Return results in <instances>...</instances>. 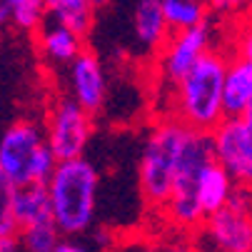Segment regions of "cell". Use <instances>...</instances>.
<instances>
[{
    "label": "cell",
    "instance_id": "30bf717a",
    "mask_svg": "<svg viewBox=\"0 0 252 252\" xmlns=\"http://www.w3.org/2000/svg\"><path fill=\"white\" fill-rule=\"evenodd\" d=\"M67 95L78 100L93 115L102 110L105 95H107V78H105L102 63L95 53L83 50L67 65Z\"/></svg>",
    "mask_w": 252,
    "mask_h": 252
},
{
    "label": "cell",
    "instance_id": "3957f363",
    "mask_svg": "<svg viewBox=\"0 0 252 252\" xmlns=\"http://www.w3.org/2000/svg\"><path fill=\"white\" fill-rule=\"evenodd\" d=\"M215 162L212 150V135L207 130H188L183 153H180V165L172 183V192L162 207L167 222L175 230L192 232L205 225V212L200 205V183L205 170Z\"/></svg>",
    "mask_w": 252,
    "mask_h": 252
},
{
    "label": "cell",
    "instance_id": "7c38bea8",
    "mask_svg": "<svg viewBox=\"0 0 252 252\" xmlns=\"http://www.w3.org/2000/svg\"><path fill=\"white\" fill-rule=\"evenodd\" d=\"M132 25H135L137 43L153 53H160V48L172 35V28H170L165 10H162V0H140L135 5Z\"/></svg>",
    "mask_w": 252,
    "mask_h": 252
},
{
    "label": "cell",
    "instance_id": "d4e9b609",
    "mask_svg": "<svg viewBox=\"0 0 252 252\" xmlns=\"http://www.w3.org/2000/svg\"><path fill=\"white\" fill-rule=\"evenodd\" d=\"M10 10H13V0H0V28L10 25Z\"/></svg>",
    "mask_w": 252,
    "mask_h": 252
},
{
    "label": "cell",
    "instance_id": "52a82bcc",
    "mask_svg": "<svg viewBox=\"0 0 252 252\" xmlns=\"http://www.w3.org/2000/svg\"><path fill=\"white\" fill-rule=\"evenodd\" d=\"M218 252H252V190L237 185L232 200L202 225Z\"/></svg>",
    "mask_w": 252,
    "mask_h": 252
},
{
    "label": "cell",
    "instance_id": "4316f807",
    "mask_svg": "<svg viewBox=\"0 0 252 252\" xmlns=\"http://www.w3.org/2000/svg\"><path fill=\"white\" fill-rule=\"evenodd\" d=\"M93 3H95V5L100 8V5H105V3H107V0H93Z\"/></svg>",
    "mask_w": 252,
    "mask_h": 252
},
{
    "label": "cell",
    "instance_id": "2e32d148",
    "mask_svg": "<svg viewBox=\"0 0 252 252\" xmlns=\"http://www.w3.org/2000/svg\"><path fill=\"white\" fill-rule=\"evenodd\" d=\"M45 3H48V20H55L70 30H75L83 38H88L97 10L93 0H45Z\"/></svg>",
    "mask_w": 252,
    "mask_h": 252
},
{
    "label": "cell",
    "instance_id": "9c48e42d",
    "mask_svg": "<svg viewBox=\"0 0 252 252\" xmlns=\"http://www.w3.org/2000/svg\"><path fill=\"white\" fill-rule=\"evenodd\" d=\"M210 135L215 160L235 177L237 185L252 190V120L247 115L225 118Z\"/></svg>",
    "mask_w": 252,
    "mask_h": 252
},
{
    "label": "cell",
    "instance_id": "7402d4cb",
    "mask_svg": "<svg viewBox=\"0 0 252 252\" xmlns=\"http://www.w3.org/2000/svg\"><path fill=\"white\" fill-rule=\"evenodd\" d=\"M210 10L225 18H247L252 15V0H210Z\"/></svg>",
    "mask_w": 252,
    "mask_h": 252
},
{
    "label": "cell",
    "instance_id": "8fae6325",
    "mask_svg": "<svg viewBox=\"0 0 252 252\" xmlns=\"http://www.w3.org/2000/svg\"><path fill=\"white\" fill-rule=\"evenodd\" d=\"M83 43H85L83 35L55 20H45V25L35 32V50L50 65H70L85 50Z\"/></svg>",
    "mask_w": 252,
    "mask_h": 252
},
{
    "label": "cell",
    "instance_id": "7a4b0ae2",
    "mask_svg": "<svg viewBox=\"0 0 252 252\" xmlns=\"http://www.w3.org/2000/svg\"><path fill=\"white\" fill-rule=\"evenodd\" d=\"M45 188L53 205V218L60 232L65 237L85 235L95 220V200H97L95 165L83 155L60 160Z\"/></svg>",
    "mask_w": 252,
    "mask_h": 252
},
{
    "label": "cell",
    "instance_id": "603a6c76",
    "mask_svg": "<svg viewBox=\"0 0 252 252\" xmlns=\"http://www.w3.org/2000/svg\"><path fill=\"white\" fill-rule=\"evenodd\" d=\"M53 252H90V247L83 245V242H78L75 237H63Z\"/></svg>",
    "mask_w": 252,
    "mask_h": 252
},
{
    "label": "cell",
    "instance_id": "d6986e66",
    "mask_svg": "<svg viewBox=\"0 0 252 252\" xmlns=\"http://www.w3.org/2000/svg\"><path fill=\"white\" fill-rule=\"evenodd\" d=\"M18 183L10 180L3 170H0V237H18L20 225H18Z\"/></svg>",
    "mask_w": 252,
    "mask_h": 252
},
{
    "label": "cell",
    "instance_id": "44dd1931",
    "mask_svg": "<svg viewBox=\"0 0 252 252\" xmlns=\"http://www.w3.org/2000/svg\"><path fill=\"white\" fill-rule=\"evenodd\" d=\"M230 53H235V55H240V58H245V60L252 63V15L237 20L235 32H232Z\"/></svg>",
    "mask_w": 252,
    "mask_h": 252
},
{
    "label": "cell",
    "instance_id": "6da1fadb",
    "mask_svg": "<svg viewBox=\"0 0 252 252\" xmlns=\"http://www.w3.org/2000/svg\"><path fill=\"white\" fill-rule=\"evenodd\" d=\"M230 50L212 48L200 58L185 78L170 85V115L195 130L212 132L225 115V75L230 65Z\"/></svg>",
    "mask_w": 252,
    "mask_h": 252
},
{
    "label": "cell",
    "instance_id": "9a60e30c",
    "mask_svg": "<svg viewBox=\"0 0 252 252\" xmlns=\"http://www.w3.org/2000/svg\"><path fill=\"white\" fill-rule=\"evenodd\" d=\"M15 212H18V225H20V230L28 227V225L53 222L55 218H53V205H50L48 188L40 185V183L20 185V188H18Z\"/></svg>",
    "mask_w": 252,
    "mask_h": 252
},
{
    "label": "cell",
    "instance_id": "ac0fdd59",
    "mask_svg": "<svg viewBox=\"0 0 252 252\" xmlns=\"http://www.w3.org/2000/svg\"><path fill=\"white\" fill-rule=\"evenodd\" d=\"M63 237L65 235L60 232L55 220L40 222V225H28L18 232V242H20L23 252H53Z\"/></svg>",
    "mask_w": 252,
    "mask_h": 252
},
{
    "label": "cell",
    "instance_id": "277c9868",
    "mask_svg": "<svg viewBox=\"0 0 252 252\" xmlns=\"http://www.w3.org/2000/svg\"><path fill=\"white\" fill-rule=\"evenodd\" d=\"M188 130L190 127L185 123L167 115L158 120L145 137V145H142L140 153V165H137V188L142 200L155 210H162L172 192Z\"/></svg>",
    "mask_w": 252,
    "mask_h": 252
},
{
    "label": "cell",
    "instance_id": "484cf974",
    "mask_svg": "<svg viewBox=\"0 0 252 252\" xmlns=\"http://www.w3.org/2000/svg\"><path fill=\"white\" fill-rule=\"evenodd\" d=\"M20 242L18 237H0V252H18Z\"/></svg>",
    "mask_w": 252,
    "mask_h": 252
},
{
    "label": "cell",
    "instance_id": "5bb4252c",
    "mask_svg": "<svg viewBox=\"0 0 252 252\" xmlns=\"http://www.w3.org/2000/svg\"><path fill=\"white\" fill-rule=\"evenodd\" d=\"M237 190V183H235V177L215 160L205 175H202V183H200V205H202V212H205V220L210 218L212 212H218L222 210L232 195Z\"/></svg>",
    "mask_w": 252,
    "mask_h": 252
},
{
    "label": "cell",
    "instance_id": "ffe728a7",
    "mask_svg": "<svg viewBox=\"0 0 252 252\" xmlns=\"http://www.w3.org/2000/svg\"><path fill=\"white\" fill-rule=\"evenodd\" d=\"M48 20V3L45 0H13L10 25L23 32H38Z\"/></svg>",
    "mask_w": 252,
    "mask_h": 252
},
{
    "label": "cell",
    "instance_id": "e0dca14e",
    "mask_svg": "<svg viewBox=\"0 0 252 252\" xmlns=\"http://www.w3.org/2000/svg\"><path fill=\"white\" fill-rule=\"evenodd\" d=\"M162 10L172 32L202 25L205 20H210V13H212L210 5H205L202 0H162Z\"/></svg>",
    "mask_w": 252,
    "mask_h": 252
},
{
    "label": "cell",
    "instance_id": "8992f818",
    "mask_svg": "<svg viewBox=\"0 0 252 252\" xmlns=\"http://www.w3.org/2000/svg\"><path fill=\"white\" fill-rule=\"evenodd\" d=\"M93 118L95 115L70 95H60L50 102L45 115V140L58 160L80 158L85 153L95 130Z\"/></svg>",
    "mask_w": 252,
    "mask_h": 252
},
{
    "label": "cell",
    "instance_id": "cb8c5ba5",
    "mask_svg": "<svg viewBox=\"0 0 252 252\" xmlns=\"http://www.w3.org/2000/svg\"><path fill=\"white\" fill-rule=\"evenodd\" d=\"M160 252H197V247H195L188 237H177V240L167 242Z\"/></svg>",
    "mask_w": 252,
    "mask_h": 252
},
{
    "label": "cell",
    "instance_id": "ba28073f",
    "mask_svg": "<svg viewBox=\"0 0 252 252\" xmlns=\"http://www.w3.org/2000/svg\"><path fill=\"white\" fill-rule=\"evenodd\" d=\"M215 35L218 30H215L212 20H205L202 25L188 30H175L158 53V67L162 80L167 85H175L180 78H185L188 70H192V65L215 48Z\"/></svg>",
    "mask_w": 252,
    "mask_h": 252
},
{
    "label": "cell",
    "instance_id": "5b68a950",
    "mask_svg": "<svg viewBox=\"0 0 252 252\" xmlns=\"http://www.w3.org/2000/svg\"><path fill=\"white\" fill-rule=\"evenodd\" d=\"M58 155L48 145L45 132L32 120H18L0 135V170L18 185H45L58 167Z\"/></svg>",
    "mask_w": 252,
    "mask_h": 252
},
{
    "label": "cell",
    "instance_id": "4fadbf2b",
    "mask_svg": "<svg viewBox=\"0 0 252 252\" xmlns=\"http://www.w3.org/2000/svg\"><path fill=\"white\" fill-rule=\"evenodd\" d=\"M250 102H252V63L232 53L225 75V115L227 118L245 115L250 110Z\"/></svg>",
    "mask_w": 252,
    "mask_h": 252
},
{
    "label": "cell",
    "instance_id": "83f0119b",
    "mask_svg": "<svg viewBox=\"0 0 252 252\" xmlns=\"http://www.w3.org/2000/svg\"><path fill=\"white\" fill-rule=\"evenodd\" d=\"M245 115H247V118H250V120H252V102H250V110H247V113H245Z\"/></svg>",
    "mask_w": 252,
    "mask_h": 252
}]
</instances>
